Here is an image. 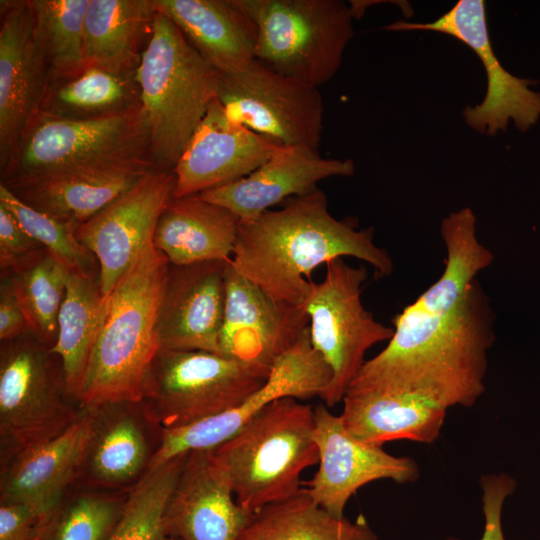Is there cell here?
<instances>
[{"mask_svg":"<svg viewBox=\"0 0 540 540\" xmlns=\"http://www.w3.org/2000/svg\"><path fill=\"white\" fill-rule=\"evenodd\" d=\"M158 168L153 161L29 179L6 186L34 209L78 225Z\"/></svg>","mask_w":540,"mask_h":540,"instance_id":"obj_24","label":"cell"},{"mask_svg":"<svg viewBox=\"0 0 540 540\" xmlns=\"http://www.w3.org/2000/svg\"><path fill=\"white\" fill-rule=\"evenodd\" d=\"M30 333L28 322L17 299L10 278L0 288V340L9 341Z\"/></svg>","mask_w":540,"mask_h":540,"instance_id":"obj_40","label":"cell"},{"mask_svg":"<svg viewBox=\"0 0 540 540\" xmlns=\"http://www.w3.org/2000/svg\"><path fill=\"white\" fill-rule=\"evenodd\" d=\"M89 409L91 431L76 483L129 491L149 470L163 429L140 402H110Z\"/></svg>","mask_w":540,"mask_h":540,"instance_id":"obj_18","label":"cell"},{"mask_svg":"<svg viewBox=\"0 0 540 540\" xmlns=\"http://www.w3.org/2000/svg\"><path fill=\"white\" fill-rule=\"evenodd\" d=\"M128 492L75 483L48 516L41 540H108Z\"/></svg>","mask_w":540,"mask_h":540,"instance_id":"obj_33","label":"cell"},{"mask_svg":"<svg viewBox=\"0 0 540 540\" xmlns=\"http://www.w3.org/2000/svg\"><path fill=\"white\" fill-rule=\"evenodd\" d=\"M339 415L357 440L374 446L395 440L432 443L440 435L447 408L411 394H347Z\"/></svg>","mask_w":540,"mask_h":540,"instance_id":"obj_27","label":"cell"},{"mask_svg":"<svg viewBox=\"0 0 540 540\" xmlns=\"http://www.w3.org/2000/svg\"><path fill=\"white\" fill-rule=\"evenodd\" d=\"M314 408L278 399L210 450L237 502L251 512L300 491L302 472L319 462Z\"/></svg>","mask_w":540,"mask_h":540,"instance_id":"obj_5","label":"cell"},{"mask_svg":"<svg viewBox=\"0 0 540 540\" xmlns=\"http://www.w3.org/2000/svg\"><path fill=\"white\" fill-rule=\"evenodd\" d=\"M383 29L390 31L428 30L453 36L469 46L484 65L487 91L483 101L466 107L463 117L479 133L495 135L505 131L512 120L526 132L540 118V92L530 88L531 81L510 74L493 52L483 0H459L449 11L430 23L396 21Z\"/></svg>","mask_w":540,"mask_h":540,"instance_id":"obj_13","label":"cell"},{"mask_svg":"<svg viewBox=\"0 0 540 540\" xmlns=\"http://www.w3.org/2000/svg\"><path fill=\"white\" fill-rule=\"evenodd\" d=\"M360 516L337 518L320 507L302 487L295 495L253 512L236 540H377Z\"/></svg>","mask_w":540,"mask_h":540,"instance_id":"obj_29","label":"cell"},{"mask_svg":"<svg viewBox=\"0 0 540 540\" xmlns=\"http://www.w3.org/2000/svg\"><path fill=\"white\" fill-rule=\"evenodd\" d=\"M0 204L19 226L70 271L94 274L95 256L77 238L78 224L66 222L25 204L0 184Z\"/></svg>","mask_w":540,"mask_h":540,"instance_id":"obj_36","label":"cell"},{"mask_svg":"<svg viewBox=\"0 0 540 540\" xmlns=\"http://www.w3.org/2000/svg\"><path fill=\"white\" fill-rule=\"evenodd\" d=\"M281 146L232 121L216 98L173 169L174 198L197 195L240 180Z\"/></svg>","mask_w":540,"mask_h":540,"instance_id":"obj_19","label":"cell"},{"mask_svg":"<svg viewBox=\"0 0 540 540\" xmlns=\"http://www.w3.org/2000/svg\"><path fill=\"white\" fill-rule=\"evenodd\" d=\"M135 80L151 157L159 169L172 171L217 98L219 72L157 11Z\"/></svg>","mask_w":540,"mask_h":540,"instance_id":"obj_4","label":"cell"},{"mask_svg":"<svg viewBox=\"0 0 540 540\" xmlns=\"http://www.w3.org/2000/svg\"><path fill=\"white\" fill-rule=\"evenodd\" d=\"M482 488L484 532L480 540H506L502 531L501 514L504 502L512 495L517 483L505 472L483 475L480 479ZM445 540H458L447 538Z\"/></svg>","mask_w":540,"mask_h":540,"instance_id":"obj_38","label":"cell"},{"mask_svg":"<svg viewBox=\"0 0 540 540\" xmlns=\"http://www.w3.org/2000/svg\"><path fill=\"white\" fill-rule=\"evenodd\" d=\"M169 264L149 239L105 299L78 396L82 407L140 402L147 371L160 350L157 323Z\"/></svg>","mask_w":540,"mask_h":540,"instance_id":"obj_3","label":"cell"},{"mask_svg":"<svg viewBox=\"0 0 540 540\" xmlns=\"http://www.w3.org/2000/svg\"><path fill=\"white\" fill-rule=\"evenodd\" d=\"M187 454L149 469L129 490L108 540H158L164 534L165 512Z\"/></svg>","mask_w":540,"mask_h":540,"instance_id":"obj_35","label":"cell"},{"mask_svg":"<svg viewBox=\"0 0 540 540\" xmlns=\"http://www.w3.org/2000/svg\"><path fill=\"white\" fill-rule=\"evenodd\" d=\"M156 13L153 0H89L84 24L86 67L135 75Z\"/></svg>","mask_w":540,"mask_h":540,"instance_id":"obj_28","label":"cell"},{"mask_svg":"<svg viewBox=\"0 0 540 540\" xmlns=\"http://www.w3.org/2000/svg\"><path fill=\"white\" fill-rule=\"evenodd\" d=\"M270 372L217 353L160 349L140 403L162 429L181 428L240 405Z\"/></svg>","mask_w":540,"mask_h":540,"instance_id":"obj_9","label":"cell"},{"mask_svg":"<svg viewBox=\"0 0 540 540\" xmlns=\"http://www.w3.org/2000/svg\"><path fill=\"white\" fill-rule=\"evenodd\" d=\"M446 249L439 279L393 318L387 346L367 360L347 394H411L447 409L471 407L485 390L495 314L476 276L493 262L473 211L441 222Z\"/></svg>","mask_w":540,"mask_h":540,"instance_id":"obj_1","label":"cell"},{"mask_svg":"<svg viewBox=\"0 0 540 540\" xmlns=\"http://www.w3.org/2000/svg\"><path fill=\"white\" fill-rule=\"evenodd\" d=\"M31 333L1 342L0 463L68 429L84 407L68 391L59 358Z\"/></svg>","mask_w":540,"mask_h":540,"instance_id":"obj_8","label":"cell"},{"mask_svg":"<svg viewBox=\"0 0 540 540\" xmlns=\"http://www.w3.org/2000/svg\"><path fill=\"white\" fill-rule=\"evenodd\" d=\"M70 270L47 250L10 280L26 316L30 333L52 348L58 335V315Z\"/></svg>","mask_w":540,"mask_h":540,"instance_id":"obj_34","label":"cell"},{"mask_svg":"<svg viewBox=\"0 0 540 540\" xmlns=\"http://www.w3.org/2000/svg\"><path fill=\"white\" fill-rule=\"evenodd\" d=\"M139 106L135 75L122 76L88 66L72 79L50 83L38 111L66 119H93Z\"/></svg>","mask_w":540,"mask_h":540,"instance_id":"obj_31","label":"cell"},{"mask_svg":"<svg viewBox=\"0 0 540 540\" xmlns=\"http://www.w3.org/2000/svg\"><path fill=\"white\" fill-rule=\"evenodd\" d=\"M354 170L351 159L324 158L304 145H283L246 177L197 196L248 222L276 204L314 191L323 179L351 176Z\"/></svg>","mask_w":540,"mask_h":540,"instance_id":"obj_21","label":"cell"},{"mask_svg":"<svg viewBox=\"0 0 540 540\" xmlns=\"http://www.w3.org/2000/svg\"><path fill=\"white\" fill-rule=\"evenodd\" d=\"M283 203L240 222L231 259L237 272L272 298L304 306L313 270L344 256L367 262L379 277L393 272L389 253L374 242V229L333 217L321 189Z\"/></svg>","mask_w":540,"mask_h":540,"instance_id":"obj_2","label":"cell"},{"mask_svg":"<svg viewBox=\"0 0 540 540\" xmlns=\"http://www.w3.org/2000/svg\"><path fill=\"white\" fill-rule=\"evenodd\" d=\"M253 512L240 505L210 450L187 454L164 519L179 540H236Z\"/></svg>","mask_w":540,"mask_h":540,"instance_id":"obj_22","label":"cell"},{"mask_svg":"<svg viewBox=\"0 0 540 540\" xmlns=\"http://www.w3.org/2000/svg\"><path fill=\"white\" fill-rule=\"evenodd\" d=\"M173 170L156 168L86 222L76 236L99 264V284L106 299L129 269L157 221L174 197Z\"/></svg>","mask_w":540,"mask_h":540,"instance_id":"obj_14","label":"cell"},{"mask_svg":"<svg viewBox=\"0 0 540 540\" xmlns=\"http://www.w3.org/2000/svg\"><path fill=\"white\" fill-rule=\"evenodd\" d=\"M255 22V60L319 87L337 73L353 37V14L340 0H236Z\"/></svg>","mask_w":540,"mask_h":540,"instance_id":"obj_7","label":"cell"},{"mask_svg":"<svg viewBox=\"0 0 540 540\" xmlns=\"http://www.w3.org/2000/svg\"><path fill=\"white\" fill-rule=\"evenodd\" d=\"M49 515L23 504H0V540H41Z\"/></svg>","mask_w":540,"mask_h":540,"instance_id":"obj_39","label":"cell"},{"mask_svg":"<svg viewBox=\"0 0 540 540\" xmlns=\"http://www.w3.org/2000/svg\"><path fill=\"white\" fill-rule=\"evenodd\" d=\"M240 226L227 208L197 195L172 198L162 211L152 241L170 264L232 259Z\"/></svg>","mask_w":540,"mask_h":540,"instance_id":"obj_26","label":"cell"},{"mask_svg":"<svg viewBox=\"0 0 540 540\" xmlns=\"http://www.w3.org/2000/svg\"><path fill=\"white\" fill-rule=\"evenodd\" d=\"M190 44L219 73L255 60L257 27L236 0H153Z\"/></svg>","mask_w":540,"mask_h":540,"instance_id":"obj_25","label":"cell"},{"mask_svg":"<svg viewBox=\"0 0 540 540\" xmlns=\"http://www.w3.org/2000/svg\"><path fill=\"white\" fill-rule=\"evenodd\" d=\"M313 440L319 454V469L306 482L312 499L337 518L344 517L348 500L362 486L381 479L397 483L419 478L417 463L409 457H397L380 446L354 438L340 416L319 404L314 408Z\"/></svg>","mask_w":540,"mask_h":540,"instance_id":"obj_15","label":"cell"},{"mask_svg":"<svg viewBox=\"0 0 540 540\" xmlns=\"http://www.w3.org/2000/svg\"><path fill=\"white\" fill-rule=\"evenodd\" d=\"M104 313L99 277L70 271L58 315L57 339L50 350L59 358L66 387L77 400Z\"/></svg>","mask_w":540,"mask_h":540,"instance_id":"obj_30","label":"cell"},{"mask_svg":"<svg viewBox=\"0 0 540 540\" xmlns=\"http://www.w3.org/2000/svg\"><path fill=\"white\" fill-rule=\"evenodd\" d=\"M143 161L153 159L141 106L93 119H66L38 111L1 168V183L8 186Z\"/></svg>","mask_w":540,"mask_h":540,"instance_id":"obj_6","label":"cell"},{"mask_svg":"<svg viewBox=\"0 0 540 540\" xmlns=\"http://www.w3.org/2000/svg\"><path fill=\"white\" fill-rule=\"evenodd\" d=\"M158 540H179V539L173 536L163 534Z\"/></svg>","mask_w":540,"mask_h":540,"instance_id":"obj_41","label":"cell"},{"mask_svg":"<svg viewBox=\"0 0 540 540\" xmlns=\"http://www.w3.org/2000/svg\"><path fill=\"white\" fill-rule=\"evenodd\" d=\"M331 376L329 366L311 343L308 328L297 343L275 362L268 379L240 405L189 426L163 429L149 469L181 454L214 449L278 399L320 397Z\"/></svg>","mask_w":540,"mask_h":540,"instance_id":"obj_12","label":"cell"},{"mask_svg":"<svg viewBox=\"0 0 540 540\" xmlns=\"http://www.w3.org/2000/svg\"><path fill=\"white\" fill-rule=\"evenodd\" d=\"M46 249L31 238L0 204V267L17 273L36 262Z\"/></svg>","mask_w":540,"mask_h":540,"instance_id":"obj_37","label":"cell"},{"mask_svg":"<svg viewBox=\"0 0 540 540\" xmlns=\"http://www.w3.org/2000/svg\"><path fill=\"white\" fill-rule=\"evenodd\" d=\"M50 83L72 79L86 68L84 24L89 0H30Z\"/></svg>","mask_w":540,"mask_h":540,"instance_id":"obj_32","label":"cell"},{"mask_svg":"<svg viewBox=\"0 0 540 540\" xmlns=\"http://www.w3.org/2000/svg\"><path fill=\"white\" fill-rule=\"evenodd\" d=\"M364 266L334 259L326 264L324 279L312 283L304 303L314 349L331 370V380L320 398L327 407L343 401L364 363L366 352L389 341L394 328L375 320L362 304L367 279Z\"/></svg>","mask_w":540,"mask_h":540,"instance_id":"obj_10","label":"cell"},{"mask_svg":"<svg viewBox=\"0 0 540 540\" xmlns=\"http://www.w3.org/2000/svg\"><path fill=\"white\" fill-rule=\"evenodd\" d=\"M308 328L304 306L272 298L227 263L221 355L271 371Z\"/></svg>","mask_w":540,"mask_h":540,"instance_id":"obj_16","label":"cell"},{"mask_svg":"<svg viewBox=\"0 0 540 540\" xmlns=\"http://www.w3.org/2000/svg\"><path fill=\"white\" fill-rule=\"evenodd\" d=\"M91 421V410L84 407L64 432L0 464V504H23L49 515L76 483Z\"/></svg>","mask_w":540,"mask_h":540,"instance_id":"obj_23","label":"cell"},{"mask_svg":"<svg viewBox=\"0 0 540 540\" xmlns=\"http://www.w3.org/2000/svg\"><path fill=\"white\" fill-rule=\"evenodd\" d=\"M0 165L6 164L50 84L30 0L0 5Z\"/></svg>","mask_w":540,"mask_h":540,"instance_id":"obj_17","label":"cell"},{"mask_svg":"<svg viewBox=\"0 0 540 540\" xmlns=\"http://www.w3.org/2000/svg\"><path fill=\"white\" fill-rule=\"evenodd\" d=\"M229 261L169 264L157 323L160 349L220 354Z\"/></svg>","mask_w":540,"mask_h":540,"instance_id":"obj_20","label":"cell"},{"mask_svg":"<svg viewBox=\"0 0 540 540\" xmlns=\"http://www.w3.org/2000/svg\"><path fill=\"white\" fill-rule=\"evenodd\" d=\"M217 99L232 121L284 146L318 150L324 105L317 87L254 60L236 72L219 73Z\"/></svg>","mask_w":540,"mask_h":540,"instance_id":"obj_11","label":"cell"}]
</instances>
